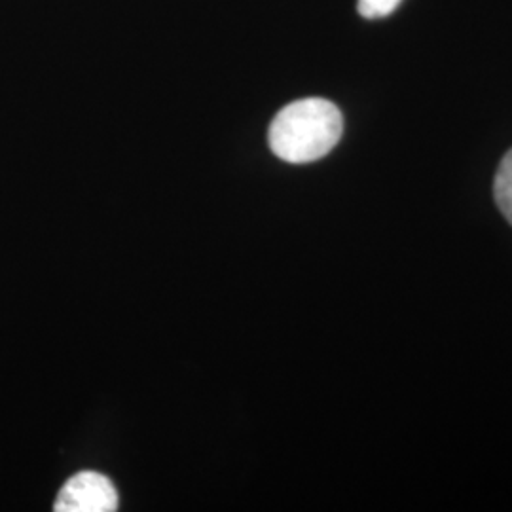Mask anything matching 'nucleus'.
Listing matches in <instances>:
<instances>
[{"label": "nucleus", "mask_w": 512, "mask_h": 512, "mask_svg": "<svg viewBox=\"0 0 512 512\" xmlns=\"http://www.w3.org/2000/svg\"><path fill=\"white\" fill-rule=\"evenodd\" d=\"M118 509V492L109 478L93 471L67 480L55 501V512H112Z\"/></svg>", "instance_id": "obj_2"}, {"label": "nucleus", "mask_w": 512, "mask_h": 512, "mask_svg": "<svg viewBox=\"0 0 512 512\" xmlns=\"http://www.w3.org/2000/svg\"><path fill=\"white\" fill-rule=\"evenodd\" d=\"M494 196L499 211L512 224V150L505 154L495 173Z\"/></svg>", "instance_id": "obj_3"}, {"label": "nucleus", "mask_w": 512, "mask_h": 512, "mask_svg": "<svg viewBox=\"0 0 512 512\" xmlns=\"http://www.w3.org/2000/svg\"><path fill=\"white\" fill-rule=\"evenodd\" d=\"M403 0H357V10L366 19L391 16Z\"/></svg>", "instance_id": "obj_4"}, {"label": "nucleus", "mask_w": 512, "mask_h": 512, "mask_svg": "<svg viewBox=\"0 0 512 512\" xmlns=\"http://www.w3.org/2000/svg\"><path fill=\"white\" fill-rule=\"evenodd\" d=\"M344 133L340 109L321 97H308L283 107L268 131L270 148L289 164H310L327 156Z\"/></svg>", "instance_id": "obj_1"}]
</instances>
